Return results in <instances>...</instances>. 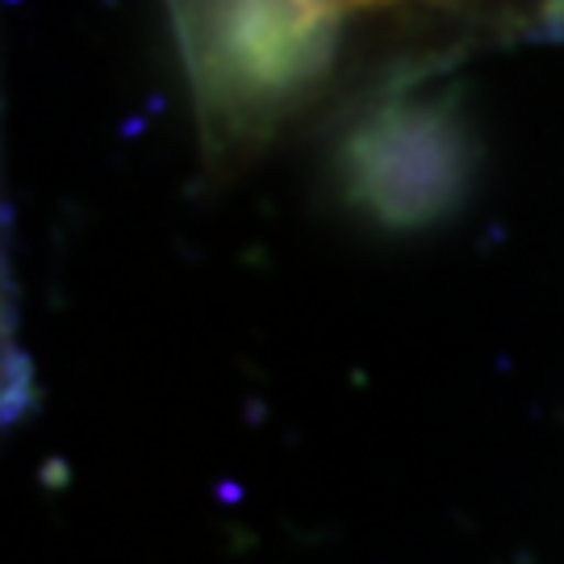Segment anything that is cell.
Listing matches in <instances>:
<instances>
[{
    "instance_id": "6da1fadb",
    "label": "cell",
    "mask_w": 564,
    "mask_h": 564,
    "mask_svg": "<svg viewBox=\"0 0 564 564\" xmlns=\"http://www.w3.org/2000/svg\"><path fill=\"white\" fill-rule=\"evenodd\" d=\"M209 167L423 88L468 55L564 39V0H163Z\"/></svg>"
},
{
    "instance_id": "7a4b0ae2",
    "label": "cell",
    "mask_w": 564,
    "mask_h": 564,
    "mask_svg": "<svg viewBox=\"0 0 564 564\" xmlns=\"http://www.w3.org/2000/svg\"><path fill=\"white\" fill-rule=\"evenodd\" d=\"M477 147L452 93H393L343 118L335 176L351 209L384 230L444 223L473 184Z\"/></svg>"
}]
</instances>
